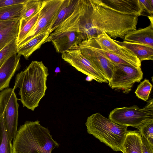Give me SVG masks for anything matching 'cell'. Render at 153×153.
I'll return each instance as SVG.
<instances>
[{
  "label": "cell",
  "mask_w": 153,
  "mask_h": 153,
  "mask_svg": "<svg viewBox=\"0 0 153 153\" xmlns=\"http://www.w3.org/2000/svg\"><path fill=\"white\" fill-rule=\"evenodd\" d=\"M138 16L120 13L102 0H82L79 29L85 40L103 32L111 38L123 39L129 32L136 30Z\"/></svg>",
  "instance_id": "6da1fadb"
},
{
  "label": "cell",
  "mask_w": 153,
  "mask_h": 153,
  "mask_svg": "<svg viewBox=\"0 0 153 153\" xmlns=\"http://www.w3.org/2000/svg\"><path fill=\"white\" fill-rule=\"evenodd\" d=\"M49 74L42 61H32L23 71L16 75L13 89L19 88V99L24 107L33 111L45 96Z\"/></svg>",
  "instance_id": "7a4b0ae2"
},
{
  "label": "cell",
  "mask_w": 153,
  "mask_h": 153,
  "mask_svg": "<svg viewBox=\"0 0 153 153\" xmlns=\"http://www.w3.org/2000/svg\"><path fill=\"white\" fill-rule=\"evenodd\" d=\"M59 144L39 121H27L21 126L12 144V153H52Z\"/></svg>",
  "instance_id": "3957f363"
},
{
  "label": "cell",
  "mask_w": 153,
  "mask_h": 153,
  "mask_svg": "<svg viewBox=\"0 0 153 153\" xmlns=\"http://www.w3.org/2000/svg\"><path fill=\"white\" fill-rule=\"evenodd\" d=\"M87 131L115 151H121L128 131L127 126L118 124L99 113L88 117Z\"/></svg>",
  "instance_id": "277c9868"
},
{
  "label": "cell",
  "mask_w": 153,
  "mask_h": 153,
  "mask_svg": "<svg viewBox=\"0 0 153 153\" xmlns=\"http://www.w3.org/2000/svg\"><path fill=\"white\" fill-rule=\"evenodd\" d=\"M81 8L82 0H79L72 14L50 33L44 44L51 42L56 51L62 53L85 40L79 27Z\"/></svg>",
  "instance_id": "5b68a950"
},
{
  "label": "cell",
  "mask_w": 153,
  "mask_h": 153,
  "mask_svg": "<svg viewBox=\"0 0 153 153\" xmlns=\"http://www.w3.org/2000/svg\"><path fill=\"white\" fill-rule=\"evenodd\" d=\"M143 108L136 105L117 108L110 113L108 118L120 125L138 128L143 124L153 120V100L148 101Z\"/></svg>",
  "instance_id": "8992f818"
},
{
  "label": "cell",
  "mask_w": 153,
  "mask_h": 153,
  "mask_svg": "<svg viewBox=\"0 0 153 153\" xmlns=\"http://www.w3.org/2000/svg\"><path fill=\"white\" fill-rule=\"evenodd\" d=\"M114 67L111 80L108 85L115 90L128 93L135 82L143 79V74L140 67L113 63Z\"/></svg>",
  "instance_id": "52a82bcc"
},
{
  "label": "cell",
  "mask_w": 153,
  "mask_h": 153,
  "mask_svg": "<svg viewBox=\"0 0 153 153\" xmlns=\"http://www.w3.org/2000/svg\"><path fill=\"white\" fill-rule=\"evenodd\" d=\"M13 88H7L0 92V114L3 115L6 130L11 140L17 132L19 104Z\"/></svg>",
  "instance_id": "ba28073f"
},
{
  "label": "cell",
  "mask_w": 153,
  "mask_h": 153,
  "mask_svg": "<svg viewBox=\"0 0 153 153\" xmlns=\"http://www.w3.org/2000/svg\"><path fill=\"white\" fill-rule=\"evenodd\" d=\"M63 0H43L36 23L27 35L17 45V48L25 44L38 34L50 30Z\"/></svg>",
  "instance_id": "9c48e42d"
},
{
  "label": "cell",
  "mask_w": 153,
  "mask_h": 153,
  "mask_svg": "<svg viewBox=\"0 0 153 153\" xmlns=\"http://www.w3.org/2000/svg\"><path fill=\"white\" fill-rule=\"evenodd\" d=\"M62 58L77 71L99 83H108L100 71L82 53L79 49H71L62 53Z\"/></svg>",
  "instance_id": "30bf717a"
},
{
  "label": "cell",
  "mask_w": 153,
  "mask_h": 153,
  "mask_svg": "<svg viewBox=\"0 0 153 153\" xmlns=\"http://www.w3.org/2000/svg\"><path fill=\"white\" fill-rule=\"evenodd\" d=\"M93 38L102 48L124 60L131 65L139 67L141 62L131 50L117 44L114 40L103 32Z\"/></svg>",
  "instance_id": "8fae6325"
},
{
  "label": "cell",
  "mask_w": 153,
  "mask_h": 153,
  "mask_svg": "<svg viewBox=\"0 0 153 153\" xmlns=\"http://www.w3.org/2000/svg\"><path fill=\"white\" fill-rule=\"evenodd\" d=\"M77 49L80 50L82 54L100 71L108 82L111 80L114 65L109 60L82 42L71 49Z\"/></svg>",
  "instance_id": "7c38bea8"
},
{
  "label": "cell",
  "mask_w": 153,
  "mask_h": 153,
  "mask_svg": "<svg viewBox=\"0 0 153 153\" xmlns=\"http://www.w3.org/2000/svg\"><path fill=\"white\" fill-rule=\"evenodd\" d=\"M20 56L17 53L13 55L0 68V91L9 87L11 79L19 68Z\"/></svg>",
  "instance_id": "4fadbf2b"
},
{
  "label": "cell",
  "mask_w": 153,
  "mask_h": 153,
  "mask_svg": "<svg viewBox=\"0 0 153 153\" xmlns=\"http://www.w3.org/2000/svg\"><path fill=\"white\" fill-rule=\"evenodd\" d=\"M102 0L111 8L125 14L139 16L143 12L139 0Z\"/></svg>",
  "instance_id": "5bb4252c"
},
{
  "label": "cell",
  "mask_w": 153,
  "mask_h": 153,
  "mask_svg": "<svg viewBox=\"0 0 153 153\" xmlns=\"http://www.w3.org/2000/svg\"><path fill=\"white\" fill-rule=\"evenodd\" d=\"M123 41L147 45L153 48V26L129 32Z\"/></svg>",
  "instance_id": "9a60e30c"
},
{
  "label": "cell",
  "mask_w": 153,
  "mask_h": 153,
  "mask_svg": "<svg viewBox=\"0 0 153 153\" xmlns=\"http://www.w3.org/2000/svg\"><path fill=\"white\" fill-rule=\"evenodd\" d=\"M51 33L50 30L39 33L27 42L17 48V54L28 60L36 50L40 48L46 38Z\"/></svg>",
  "instance_id": "2e32d148"
},
{
  "label": "cell",
  "mask_w": 153,
  "mask_h": 153,
  "mask_svg": "<svg viewBox=\"0 0 153 153\" xmlns=\"http://www.w3.org/2000/svg\"><path fill=\"white\" fill-rule=\"evenodd\" d=\"M121 151L123 153H142L141 135L136 131H128Z\"/></svg>",
  "instance_id": "e0dca14e"
},
{
  "label": "cell",
  "mask_w": 153,
  "mask_h": 153,
  "mask_svg": "<svg viewBox=\"0 0 153 153\" xmlns=\"http://www.w3.org/2000/svg\"><path fill=\"white\" fill-rule=\"evenodd\" d=\"M79 0H64L50 30L52 32L63 22L69 17L74 11Z\"/></svg>",
  "instance_id": "ac0fdd59"
},
{
  "label": "cell",
  "mask_w": 153,
  "mask_h": 153,
  "mask_svg": "<svg viewBox=\"0 0 153 153\" xmlns=\"http://www.w3.org/2000/svg\"><path fill=\"white\" fill-rule=\"evenodd\" d=\"M118 44L125 47L132 51L141 62L146 60H153V48L147 45L114 40Z\"/></svg>",
  "instance_id": "d6986e66"
},
{
  "label": "cell",
  "mask_w": 153,
  "mask_h": 153,
  "mask_svg": "<svg viewBox=\"0 0 153 153\" xmlns=\"http://www.w3.org/2000/svg\"><path fill=\"white\" fill-rule=\"evenodd\" d=\"M25 3L13 5L0 8V21L20 19L25 7Z\"/></svg>",
  "instance_id": "ffe728a7"
},
{
  "label": "cell",
  "mask_w": 153,
  "mask_h": 153,
  "mask_svg": "<svg viewBox=\"0 0 153 153\" xmlns=\"http://www.w3.org/2000/svg\"><path fill=\"white\" fill-rule=\"evenodd\" d=\"M19 20L0 30V51L14 39L19 32Z\"/></svg>",
  "instance_id": "44dd1931"
},
{
  "label": "cell",
  "mask_w": 153,
  "mask_h": 153,
  "mask_svg": "<svg viewBox=\"0 0 153 153\" xmlns=\"http://www.w3.org/2000/svg\"><path fill=\"white\" fill-rule=\"evenodd\" d=\"M4 124L3 115L0 114V153H12V145Z\"/></svg>",
  "instance_id": "7402d4cb"
},
{
  "label": "cell",
  "mask_w": 153,
  "mask_h": 153,
  "mask_svg": "<svg viewBox=\"0 0 153 153\" xmlns=\"http://www.w3.org/2000/svg\"><path fill=\"white\" fill-rule=\"evenodd\" d=\"M43 1L27 0L25 3V7L20 19L27 21L37 14L40 11Z\"/></svg>",
  "instance_id": "603a6c76"
},
{
  "label": "cell",
  "mask_w": 153,
  "mask_h": 153,
  "mask_svg": "<svg viewBox=\"0 0 153 153\" xmlns=\"http://www.w3.org/2000/svg\"><path fill=\"white\" fill-rule=\"evenodd\" d=\"M39 12L34 16L27 21L20 19L19 32L16 38L17 45L27 35L33 27L38 18Z\"/></svg>",
  "instance_id": "cb8c5ba5"
},
{
  "label": "cell",
  "mask_w": 153,
  "mask_h": 153,
  "mask_svg": "<svg viewBox=\"0 0 153 153\" xmlns=\"http://www.w3.org/2000/svg\"><path fill=\"white\" fill-rule=\"evenodd\" d=\"M16 38L14 39L0 51V68L11 56L17 53Z\"/></svg>",
  "instance_id": "d4e9b609"
},
{
  "label": "cell",
  "mask_w": 153,
  "mask_h": 153,
  "mask_svg": "<svg viewBox=\"0 0 153 153\" xmlns=\"http://www.w3.org/2000/svg\"><path fill=\"white\" fill-rule=\"evenodd\" d=\"M152 87L149 80L145 79L138 86L135 93L138 98L146 101L149 99Z\"/></svg>",
  "instance_id": "484cf974"
},
{
  "label": "cell",
  "mask_w": 153,
  "mask_h": 153,
  "mask_svg": "<svg viewBox=\"0 0 153 153\" xmlns=\"http://www.w3.org/2000/svg\"><path fill=\"white\" fill-rule=\"evenodd\" d=\"M141 135L153 145V120L143 124L138 128Z\"/></svg>",
  "instance_id": "4316f807"
},
{
  "label": "cell",
  "mask_w": 153,
  "mask_h": 153,
  "mask_svg": "<svg viewBox=\"0 0 153 153\" xmlns=\"http://www.w3.org/2000/svg\"><path fill=\"white\" fill-rule=\"evenodd\" d=\"M139 1L143 8V12L146 11L149 14V16H153V0H139Z\"/></svg>",
  "instance_id": "83f0119b"
},
{
  "label": "cell",
  "mask_w": 153,
  "mask_h": 153,
  "mask_svg": "<svg viewBox=\"0 0 153 153\" xmlns=\"http://www.w3.org/2000/svg\"><path fill=\"white\" fill-rule=\"evenodd\" d=\"M142 153H153V145L143 136L141 135Z\"/></svg>",
  "instance_id": "f1b7e54d"
},
{
  "label": "cell",
  "mask_w": 153,
  "mask_h": 153,
  "mask_svg": "<svg viewBox=\"0 0 153 153\" xmlns=\"http://www.w3.org/2000/svg\"><path fill=\"white\" fill-rule=\"evenodd\" d=\"M27 0H0V8L6 7L25 3Z\"/></svg>",
  "instance_id": "f546056e"
},
{
  "label": "cell",
  "mask_w": 153,
  "mask_h": 153,
  "mask_svg": "<svg viewBox=\"0 0 153 153\" xmlns=\"http://www.w3.org/2000/svg\"><path fill=\"white\" fill-rule=\"evenodd\" d=\"M20 19L11 20L7 21H0V30L16 23Z\"/></svg>",
  "instance_id": "4dcf8cb0"
},
{
  "label": "cell",
  "mask_w": 153,
  "mask_h": 153,
  "mask_svg": "<svg viewBox=\"0 0 153 153\" xmlns=\"http://www.w3.org/2000/svg\"><path fill=\"white\" fill-rule=\"evenodd\" d=\"M148 18L150 20L151 22L150 25H152L153 26V16H148Z\"/></svg>",
  "instance_id": "1f68e13d"
},
{
  "label": "cell",
  "mask_w": 153,
  "mask_h": 153,
  "mask_svg": "<svg viewBox=\"0 0 153 153\" xmlns=\"http://www.w3.org/2000/svg\"><path fill=\"white\" fill-rule=\"evenodd\" d=\"M93 79L91 77L87 76L85 78V80L87 81H90Z\"/></svg>",
  "instance_id": "d6a6232c"
},
{
  "label": "cell",
  "mask_w": 153,
  "mask_h": 153,
  "mask_svg": "<svg viewBox=\"0 0 153 153\" xmlns=\"http://www.w3.org/2000/svg\"><path fill=\"white\" fill-rule=\"evenodd\" d=\"M55 72L56 73H59V72H60V71L59 70V68H58V69H57V68L56 69L55 71Z\"/></svg>",
  "instance_id": "836d02e7"
}]
</instances>
